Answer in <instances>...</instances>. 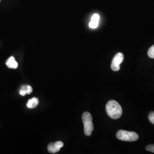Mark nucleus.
Wrapping results in <instances>:
<instances>
[{"label": "nucleus", "instance_id": "nucleus-1", "mask_svg": "<svg viewBox=\"0 0 154 154\" xmlns=\"http://www.w3.org/2000/svg\"><path fill=\"white\" fill-rule=\"evenodd\" d=\"M106 110L111 118L117 119L122 115V109L121 105L117 102L111 100L107 102L106 106Z\"/></svg>", "mask_w": 154, "mask_h": 154}, {"label": "nucleus", "instance_id": "nucleus-2", "mask_svg": "<svg viewBox=\"0 0 154 154\" xmlns=\"http://www.w3.org/2000/svg\"><path fill=\"white\" fill-rule=\"evenodd\" d=\"M82 121L85 135L86 136H90L94 130L93 118L91 114L88 112H85L82 115Z\"/></svg>", "mask_w": 154, "mask_h": 154}, {"label": "nucleus", "instance_id": "nucleus-3", "mask_svg": "<svg viewBox=\"0 0 154 154\" xmlns=\"http://www.w3.org/2000/svg\"><path fill=\"white\" fill-rule=\"evenodd\" d=\"M116 137L119 140L126 142H134L139 139V136L136 132L125 130H119L118 131Z\"/></svg>", "mask_w": 154, "mask_h": 154}, {"label": "nucleus", "instance_id": "nucleus-4", "mask_svg": "<svg viewBox=\"0 0 154 154\" xmlns=\"http://www.w3.org/2000/svg\"><path fill=\"white\" fill-rule=\"evenodd\" d=\"M124 60V55L122 53H118L113 58L111 63V69L114 72H118L120 70V65Z\"/></svg>", "mask_w": 154, "mask_h": 154}, {"label": "nucleus", "instance_id": "nucleus-5", "mask_svg": "<svg viewBox=\"0 0 154 154\" xmlns=\"http://www.w3.org/2000/svg\"><path fill=\"white\" fill-rule=\"evenodd\" d=\"M63 146V143L61 141L56 142L55 143H50L48 146V149L50 153L55 154L58 152Z\"/></svg>", "mask_w": 154, "mask_h": 154}, {"label": "nucleus", "instance_id": "nucleus-6", "mask_svg": "<svg viewBox=\"0 0 154 154\" xmlns=\"http://www.w3.org/2000/svg\"><path fill=\"white\" fill-rule=\"evenodd\" d=\"M100 16L98 14H94L91 17V21L89 23V27L91 29L97 28L99 24Z\"/></svg>", "mask_w": 154, "mask_h": 154}, {"label": "nucleus", "instance_id": "nucleus-7", "mask_svg": "<svg viewBox=\"0 0 154 154\" xmlns=\"http://www.w3.org/2000/svg\"><path fill=\"white\" fill-rule=\"evenodd\" d=\"M6 65L9 68L11 69H16L18 67V63L15 60V58L14 57L11 56V57L6 62Z\"/></svg>", "mask_w": 154, "mask_h": 154}, {"label": "nucleus", "instance_id": "nucleus-8", "mask_svg": "<svg viewBox=\"0 0 154 154\" xmlns=\"http://www.w3.org/2000/svg\"><path fill=\"white\" fill-rule=\"evenodd\" d=\"M32 91H33V88L30 86H23L20 90V94L22 96H24L26 94H30L32 93Z\"/></svg>", "mask_w": 154, "mask_h": 154}, {"label": "nucleus", "instance_id": "nucleus-9", "mask_svg": "<svg viewBox=\"0 0 154 154\" xmlns=\"http://www.w3.org/2000/svg\"><path fill=\"white\" fill-rule=\"evenodd\" d=\"M38 103L39 101L38 98H33L29 100L28 103H27V106H28V108L33 109L38 105Z\"/></svg>", "mask_w": 154, "mask_h": 154}, {"label": "nucleus", "instance_id": "nucleus-10", "mask_svg": "<svg viewBox=\"0 0 154 154\" xmlns=\"http://www.w3.org/2000/svg\"><path fill=\"white\" fill-rule=\"evenodd\" d=\"M148 55L149 57V58H154V45L149 49L148 51Z\"/></svg>", "mask_w": 154, "mask_h": 154}, {"label": "nucleus", "instance_id": "nucleus-11", "mask_svg": "<svg viewBox=\"0 0 154 154\" xmlns=\"http://www.w3.org/2000/svg\"><path fill=\"white\" fill-rule=\"evenodd\" d=\"M149 119L151 123L154 125V111H152L149 114Z\"/></svg>", "mask_w": 154, "mask_h": 154}, {"label": "nucleus", "instance_id": "nucleus-12", "mask_svg": "<svg viewBox=\"0 0 154 154\" xmlns=\"http://www.w3.org/2000/svg\"><path fill=\"white\" fill-rule=\"evenodd\" d=\"M146 149L148 151L154 153V144H149L146 146Z\"/></svg>", "mask_w": 154, "mask_h": 154}, {"label": "nucleus", "instance_id": "nucleus-13", "mask_svg": "<svg viewBox=\"0 0 154 154\" xmlns=\"http://www.w3.org/2000/svg\"><path fill=\"white\" fill-rule=\"evenodd\" d=\"M0 1H1V0H0Z\"/></svg>", "mask_w": 154, "mask_h": 154}]
</instances>
